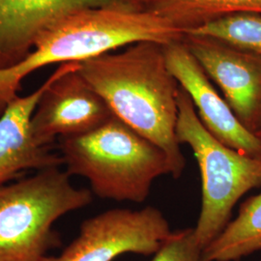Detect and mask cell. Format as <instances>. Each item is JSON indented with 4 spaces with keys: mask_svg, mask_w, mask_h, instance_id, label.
I'll list each match as a JSON object with an SVG mask.
<instances>
[{
    "mask_svg": "<svg viewBox=\"0 0 261 261\" xmlns=\"http://www.w3.org/2000/svg\"><path fill=\"white\" fill-rule=\"evenodd\" d=\"M176 137L188 144L201 175V208L194 227L196 241L204 250L229 224L238 200L261 187V159L252 158L216 140L199 120L190 96L178 92Z\"/></svg>",
    "mask_w": 261,
    "mask_h": 261,
    "instance_id": "5b68a950",
    "label": "cell"
},
{
    "mask_svg": "<svg viewBox=\"0 0 261 261\" xmlns=\"http://www.w3.org/2000/svg\"><path fill=\"white\" fill-rule=\"evenodd\" d=\"M139 1H140V3H142V1H143V0H139ZM141 5H142V4H141Z\"/></svg>",
    "mask_w": 261,
    "mask_h": 261,
    "instance_id": "e0dca14e",
    "label": "cell"
},
{
    "mask_svg": "<svg viewBox=\"0 0 261 261\" xmlns=\"http://www.w3.org/2000/svg\"><path fill=\"white\" fill-rule=\"evenodd\" d=\"M70 178L49 168L0 187V261H42L60 247L55 223L93 200L90 190L75 188Z\"/></svg>",
    "mask_w": 261,
    "mask_h": 261,
    "instance_id": "277c9868",
    "label": "cell"
},
{
    "mask_svg": "<svg viewBox=\"0 0 261 261\" xmlns=\"http://www.w3.org/2000/svg\"><path fill=\"white\" fill-rule=\"evenodd\" d=\"M171 232L155 207L115 208L85 220L69 246L42 261H112L125 253L147 256L158 252Z\"/></svg>",
    "mask_w": 261,
    "mask_h": 261,
    "instance_id": "8992f818",
    "label": "cell"
},
{
    "mask_svg": "<svg viewBox=\"0 0 261 261\" xmlns=\"http://www.w3.org/2000/svg\"><path fill=\"white\" fill-rule=\"evenodd\" d=\"M79 68L80 63L75 62L61 64L42 94L30 121L38 145L53 147L59 139L92 132L114 116Z\"/></svg>",
    "mask_w": 261,
    "mask_h": 261,
    "instance_id": "52a82bcc",
    "label": "cell"
},
{
    "mask_svg": "<svg viewBox=\"0 0 261 261\" xmlns=\"http://www.w3.org/2000/svg\"><path fill=\"white\" fill-rule=\"evenodd\" d=\"M79 71L114 116L166 152L172 177L186 162L176 137L180 85L168 68L166 45L139 42L80 63Z\"/></svg>",
    "mask_w": 261,
    "mask_h": 261,
    "instance_id": "6da1fadb",
    "label": "cell"
},
{
    "mask_svg": "<svg viewBox=\"0 0 261 261\" xmlns=\"http://www.w3.org/2000/svg\"><path fill=\"white\" fill-rule=\"evenodd\" d=\"M182 29L140 5L80 10L59 19L40 37L17 65L0 70V115L19 96L25 77L47 66L82 63L139 42L168 45L180 41Z\"/></svg>",
    "mask_w": 261,
    "mask_h": 261,
    "instance_id": "7a4b0ae2",
    "label": "cell"
},
{
    "mask_svg": "<svg viewBox=\"0 0 261 261\" xmlns=\"http://www.w3.org/2000/svg\"><path fill=\"white\" fill-rule=\"evenodd\" d=\"M142 6L168 19L184 33L231 14L261 15V0H143Z\"/></svg>",
    "mask_w": 261,
    "mask_h": 261,
    "instance_id": "4fadbf2b",
    "label": "cell"
},
{
    "mask_svg": "<svg viewBox=\"0 0 261 261\" xmlns=\"http://www.w3.org/2000/svg\"><path fill=\"white\" fill-rule=\"evenodd\" d=\"M57 142L66 171L86 178L101 198L142 203L157 178L172 176L166 152L116 116L96 130Z\"/></svg>",
    "mask_w": 261,
    "mask_h": 261,
    "instance_id": "3957f363",
    "label": "cell"
},
{
    "mask_svg": "<svg viewBox=\"0 0 261 261\" xmlns=\"http://www.w3.org/2000/svg\"><path fill=\"white\" fill-rule=\"evenodd\" d=\"M261 252V193L240 206L237 217L202 252V261H239Z\"/></svg>",
    "mask_w": 261,
    "mask_h": 261,
    "instance_id": "7c38bea8",
    "label": "cell"
},
{
    "mask_svg": "<svg viewBox=\"0 0 261 261\" xmlns=\"http://www.w3.org/2000/svg\"><path fill=\"white\" fill-rule=\"evenodd\" d=\"M139 0H0V70L17 65L59 19L80 10Z\"/></svg>",
    "mask_w": 261,
    "mask_h": 261,
    "instance_id": "30bf717a",
    "label": "cell"
},
{
    "mask_svg": "<svg viewBox=\"0 0 261 261\" xmlns=\"http://www.w3.org/2000/svg\"><path fill=\"white\" fill-rule=\"evenodd\" d=\"M166 56L170 72L190 96L206 130L224 145L261 159L260 140L238 120L182 40L166 45Z\"/></svg>",
    "mask_w": 261,
    "mask_h": 261,
    "instance_id": "9c48e42d",
    "label": "cell"
},
{
    "mask_svg": "<svg viewBox=\"0 0 261 261\" xmlns=\"http://www.w3.org/2000/svg\"><path fill=\"white\" fill-rule=\"evenodd\" d=\"M54 76L55 72L32 93L19 95L0 115V187L22 177L28 170L64 165L60 153L38 145L30 130L32 114Z\"/></svg>",
    "mask_w": 261,
    "mask_h": 261,
    "instance_id": "8fae6325",
    "label": "cell"
},
{
    "mask_svg": "<svg viewBox=\"0 0 261 261\" xmlns=\"http://www.w3.org/2000/svg\"><path fill=\"white\" fill-rule=\"evenodd\" d=\"M255 136L258 138V140H260L261 141V130L258 132V133H256L255 134Z\"/></svg>",
    "mask_w": 261,
    "mask_h": 261,
    "instance_id": "2e32d148",
    "label": "cell"
},
{
    "mask_svg": "<svg viewBox=\"0 0 261 261\" xmlns=\"http://www.w3.org/2000/svg\"><path fill=\"white\" fill-rule=\"evenodd\" d=\"M185 33L213 38L261 57V15L236 13L209 21Z\"/></svg>",
    "mask_w": 261,
    "mask_h": 261,
    "instance_id": "5bb4252c",
    "label": "cell"
},
{
    "mask_svg": "<svg viewBox=\"0 0 261 261\" xmlns=\"http://www.w3.org/2000/svg\"><path fill=\"white\" fill-rule=\"evenodd\" d=\"M194 228L172 231L151 261H202Z\"/></svg>",
    "mask_w": 261,
    "mask_h": 261,
    "instance_id": "9a60e30c",
    "label": "cell"
},
{
    "mask_svg": "<svg viewBox=\"0 0 261 261\" xmlns=\"http://www.w3.org/2000/svg\"><path fill=\"white\" fill-rule=\"evenodd\" d=\"M182 42L243 126L261 130V57L213 38L184 33Z\"/></svg>",
    "mask_w": 261,
    "mask_h": 261,
    "instance_id": "ba28073f",
    "label": "cell"
}]
</instances>
